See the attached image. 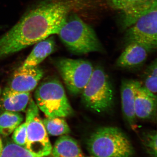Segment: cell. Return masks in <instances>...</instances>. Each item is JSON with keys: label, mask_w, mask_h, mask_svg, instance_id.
<instances>
[{"label": "cell", "mask_w": 157, "mask_h": 157, "mask_svg": "<svg viewBox=\"0 0 157 157\" xmlns=\"http://www.w3.org/2000/svg\"><path fill=\"white\" fill-rule=\"evenodd\" d=\"M72 0H42L0 37V59L55 34L71 12Z\"/></svg>", "instance_id": "obj_1"}, {"label": "cell", "mask_w": 157, "mask_h": 157, "mask_svg": "<svg viewBox=\"0 0 157 157\" xmlns=\"http://www.w3.org/2000/svg\"><path fill=\"white\" fill-rule=\"evenodd\" d=\"M58 35L68 50L74 54L105 52L94 29L76 14H69Z\"/></svg>", "instance_id": "obj_2"}, {"label": "cell", "mask_w": 157, "mask_h": 157, "mask_svg": "<svg viewBox=\"0 0 157 157\" xmlns=\"http://www.w3.org/2000/svg\"><path fill=\"white\" fill-rule=\"evenodd\" d=\"M87 149L94 157H132L134 150L128 137L115 127H101L88 138Z\"/></svg>", "instance_id": "obj_3"}, {"label": "cell", "mask_w": 157, "mask_h": 157, "mask_svg": "<svg viewBox=\"0 0 157 157\" xmlns=\"http://www.w3.org/2000/svg\"><path fill=\"white\" fill-rule=\"evenodd\" d=\"M80 95L85 107L95 113L108 112L114 105L113 86L109 76L100 66L94 67L92 75Z\"/></svg>", "instance_id": "obj_4"}, {"label": "cell", "mask_w": 157, "mask_h": 157, "mask_svg": "<svg viewBox=\"0 0 157 157\" xmlns=\"http://www.w3.org/2000/svg\"><path fill=\"white\" fill-rule=\"evenodd\" d=\"M35 103L47 117H67L74 111L61 82L56 78L43 82L35 93Z\"/></svg>", "instance_id": "obj_5"}, {"label": "cell", "mask_w": 157, "mask_h": 157, "mask_svg": "<svg viewBox=\"0 0 157 157\" xmlns=\"http://www.w3.org/2000/svg\"><path fill=\"white\" fill-rule=\"evenodd\" d=\"M25 122L27 133L25 148L39 156L49 155L52 147L40 117L39 108L32 98L26 110Z\"/></svg>", "instance_id": "obj_6"}, {"label": "cell", "mask_w": 157, "mask_h": 157, "mask_svg": "<svg viewBox=\"0 0 157 157\" xmlns=\"http://www.w3.org/2000/svg\"><path fill=\"white\" fill-rule=\"evenodd\" d=\"M56 64L69 92L75 96L81 94L92 75V63L83 59L62 58Z\"/></svg>", "instance_id": "obj_7"}, {"label": "cell", "mask_w": 157, "mask_h": 157, "mask_svg": "<svg viewBox=\"0 0 157 157\" xmlns=\"http://www.w3.org/2000/svg\"><path fill=\"white\" fill-rule=\"evenodd\" d=\"M157 1L128 28L124 40L126 45L132 42L145 46L151 52L157 48Z\"/></svg>", "instance_id": "obj_8"}, {"label": "cell", "mask_w": 157, "mask_h": 157, "mask_svg": "<svg viewBox=\"0 0 157 157\" xmlns=\"http://www.w3.org/2000/svg\"><path fill=\"white\" fill-rule=\"evenodd\" d=\"M43 70L37 67H20L14 72L7 88L18 92H29L33 90L44 76Z\"/></svg>", "instance_id": "obj_9"}, {"label": "cell", "mask_w": 157, "mask_h": 157, "mask_svg": "<svg viewBox=\"0 0 157 157\" xmlns=\"http://www.w3.org/2000/svg\"><path fill=\"white\" fill-rule=\"evenodd\" d=\"M113 8L123 13V25H132L157 0H108Z\"/></svg>", "instance_id": "obj_10"}, {"label": "cell", "mask_w": 157, "mask_h": 157, "mask_svg": "<svg viewBox=\"0 0 157 157\" xmlns=\"http://www.w3.org/2000/svg\"><path fill=\"white\" fill-rule=\"evenodd\" d=\"M141 82L134 79H124L121 86V103L123 114L130 127L134 128L136 124L135 114V96Z\"/></svg>", "instance_id": "obj_11"}, {"label": "cell", "mask_w": 157, "mask_h": 157, "mask_svg": "<svg viewBox=\"0 0 157 157\" xmlns=\"http://www.w3.org/2000/svg\"><path fill=\"white\" fill-rule=\"evenodd\" d=\"M152 52L145 46L132 42L126 45V48L119 57L116 65L121 69H133L140 67L146 61L149 54Z\"/></svg>", "instance_id": "obj_12"}, {"label": "cell", "mask_w": 157, "mask_h": 157, "mask_svg": "<svg viewBox=\"0 0 157 157\" xmlns=\"http://www.w3.org/2000/svg\"><path fill=\"white\" fill-rule=\"evenodd\" d=\"M157 97L150 93L142 85L137 89L135 96L136 118L144 121L156 120Z\"/></svg>", "instance_id": "obj_13"}, {"label": "cell", "mask_w": 157, "mask_h": 157, "mask_svg": "<svg viewBox=\"0 0 157 157\" xmlns=\"http://www.w3.org/2000/svg\"><path fill=\"white\" fill-rule=\"evenodd\" d=\"M33 50L21 67L23 68L37 67L56 49V43L52 36L36 43Z\"/></svg>", "instance_id": "obj_14"}, {"label": "cell", "mask_w": 157, "mask_h": 157, "mask_svg": "<svg viewBox=\"0 0 157 157\" xmlns=\"http://www.w3.org/2000/svg\"><path fill=\"white\" fill-rule=\"evenodd\" d=\"M30 99V93L14 91L6 87L1 98V107L5 111L24 112Z\"/></svg>", "instance_id": "obj_15"}, {"label": "cell", "mask_w": 157, "mask_h": 157, "mask_svg": "<svg viewBox=\"0 0 157 157\" xmlns=\"http://www.w3.org/2000/svg\"><path fill=\"white\" fill-rule=\"evenodd\" d=\"M52 157H84L77 141L67 135L59 137L52 147Z\"/></svg>", "instance_id": "obj_16"}, {"label": "cell", "mask_w": 157, "mask_h": 157, "mask_svg": "<svg viewBox=\"0 0 157 157\" xmlns=\"http://www.w3.org/2000/svg\"><path fill=\"white\" fill-rule=\"evenodd\" d=\"M23 120L19 112L5 111L0 115V134L5 136L11 135Z\"/></svg>", "instance_id": "obj_17"}, {"label": "cell", "mask_w": 157, "mask_h": 157, "mask_svg": "<svg viewBox=\"0 0 157 157\" xmlns=\"http://www.w3.org/2000/svg\"><path fill=\"white\" fill-rule=\"evenodd\" d=\"M42 122L47 134L51 136L67 135L71 131L69 125L63 117H46L42 120Z\"/></svg>", "instance_id": "obj_18"}, {"label": "cell", "mask_w": 157, "mask_h": 157, "mask_svg": "<svg viewBox=\"0 0 157 157\" xmlns=\"http://www.w3.org/2000/svg\"><path fill=\"white\" fill-rule=\"evenodd\" d=\"M142 81H140L141 85L150 93L157 96V60L149 64L142 76Z\"/></svg>", "instance_id": "obj_19"}, {"label": "cell", "mask_w": 157, "mask_h": 157, "mask_svg": "<svg viewBox=\"0 0 157 157\" xmlns=\"http://www.w3.org/2000/svg\"><path fill=\"white\" fill-rule=\"evenodd\" d=\"M0 157H43L32 153L28 150L14 143H9L3 147Z\"/></svg>", "instance_id": "obj_20"}, {"label": "cell", "mask_w": 157, "mask_h": 157, "mask_svg": "<svg viewBox=\"0 0 157 157\" xmlns=\"http://www.w3.org/2000/svg\"><path fill=\"white\" fill-rule=\"evenodd\" d=\"M144 144L147 152L152 157H157V135L156 131L148 132L144 135Z\"/></svg>", "instance_id": "obj_21"}, {"label": "cell", "mask_w": 157, "mask_h": 157, "mask_svg": "<svg viewBox=\"0 0 157 157\" xmlns=\"http://www.w3.org/2000/svg\"><path fill=\"white\" fill-rule=\"evenodd\" d=\"M27 135V124L25 122L14 130L12 136V140L15 144L25 148Z\"/></svg>", "instance_id": "obj_22"}, {"label": "cell", "mask_w": 157, "mask_h": 157, "mask_svg": "<svg viewBox=\"0 0 157 157\" xmlns=\"http://www.w3.org/2000/svg\"><path fill=\"white\" fill-rule=\"evenodd\" d=\"M3 147L2 141V139H1V137H0V152L2 151Z\"/></svg>", "instance_id": "obj_23"}, {"label": "cell", "mask_w": 157, "mask_h": 157, "mask_svg": "<svg viewBox=\"0 0 157 157\" xmlns=\"http://www.w3.org/2000/svg\"><path fill=\"white\" fill-rule=\"evenodd\" d=\"M1 88H0V95H1Z\"/></svg>", "instance_id": "obj_24"}, {"label": "cell", "mask_w": 157, "mask_h": 157, "mask_svg": "<svg viewBox=\"0 0 157 157\" xmlns=\"http://www.w3.org/2000/svg\"><path fill=\"white\" fill-rule=\"evenodd\" d=\"M94 157L92 156H90V157Z\"/></svg>", "instance_id": "obj_25"}]
</instances>
